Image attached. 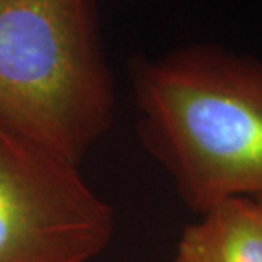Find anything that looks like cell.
<instances>
[{
    "label": "cell",
    "instance_id": "6da1fadb",
    "mask_svg": "<svg viewBox=\"0 0 262 262\" xmlns=\"http://www.w3.org/2000/svg\"><path fill=\"white\" fill-rule=\"evenodd\" d=\"M129 76L142 146L193 213L262 193V59L200 42L134 56Z\"/></svg>",
    "mask_w": 262,
    "mask_h": 262
},
{
    "label": "cell",
    "instance_id": "7a4b0ae2",
    "mask_svg": "<svg viewBox=\"0 0 262 262\" xmlns=\"http://www.w3.org/2000/svg\"><path fill=\"white\" fill-rule=\"evenodd\" d=\"M114 110L98 0H0V125L80 166Z\"/></svg>",
    "mask_w": 262,
    "mask_h": 262
},
{
    "label": "cell",
    "instance_id": "3957f363",
    "mask_svg": "<svg viewBox=\"0 0 262 262\" xmlns=\"http://www.w3.org/2000/svg\"><path fill=\"white\" fill-rule=\"evenodd\" d=\"M114 228L76 164L0 125V262H88Z\"/></svg>",
    "mask_w": 262,
    "mask_h": 262
},
{
    "label": "cell",
    "instance_id": "277c9868",
    "mask_svg": "<svg viewBox=\"0 0 262 262\" xmlns=\"http://www.w3.org/2000/svg\"><path fill=\"white\" fill-rule=\"evenodd\" d=\"M183 230L171 262H262V210L254 198L233 196Z\"/></svg>",
    "mask_w": 262,
    "mask_h": 262
},
{
    "label": "cell",
    "instance_id": "5b68a950",
    "mask_svg": "<svg viewBox=\"0 0 262 262\" xmlns=\"http://www.w3.org/2000/svg\"><path fill=\"white\" fill-rule=\"evenodd\" d=\"M254 200L257 202V205L260 206V210H262V193L260 194H257V196H254Z\"/></svg>",
    "mask_w": 262,
    "mask_h": 262
}]
</instances>
